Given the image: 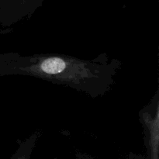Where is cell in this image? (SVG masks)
<instances>
[{
	"label": "cell",
	"mask_w": 159,
	"mask_h": 159,
	"mask_svg": "<svg viewBox=\"0 0 159 159\" xmlns=\"http://www.w3.org/2000/svg\"><path fill=\"white\" fill-rule=\"evenodd\" d=\"M40 136V133L37 131L32 134L24 141H21L16 152L9 159H31L32 154Z\"/></svg>",
	"instance_id": "obj_3"
},
{
	"label": "cell",
	"mask_w": 159,
	"mask_h": 159,
	"mask_svg": "<svg viewBox=\"0 0 159 159\" xmlns=\"http://www.w3.org/2000/svg\"><path fill=\"white\" fill-rule=\"evenodd\" d=\"M159 102L158 93L153 103L141 111V120L146 131L147 159H159Z\"/></svg>",
	"instance_id": "obj_2"
},
{
	"label": "cell",
	"mask_w": 159,
	"mask_h": 159,
	"mask_svg": "<svg viewBox=\"0 0 159 159\" xmlns=\"http://www.w3.org/2000/svg\"><path fill=\"white\" fill-rule=\"evenodd\" d=\"M120 66L116 60H83L66 54H0V76L37 78L70 87L93 98L110 91Z\"/></svg>",
	"instance_id": "obj_1"
},
{
	"label": "cell",
	"mask_w": 159,
	"mask_h": 159,
	"mask_svg": "<svg viewBox=\"0 0 159 159\" xmlns=\"http://www.w3.org/2000/svg\"><path fill=\"white\" fill-rule=\"evenodd\" d=\"M75 159H95L93 157L89 156V155H84V154H79V155L76 156Z\"/></svg>",
	"instance_id": "obj_4"
}]
</instances>
